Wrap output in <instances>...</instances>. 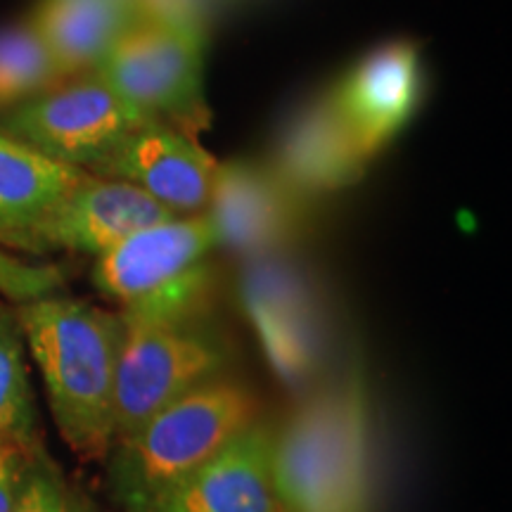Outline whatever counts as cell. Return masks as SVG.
<instances>
[{"label":"cell","instance_id":"obj_1","mask_svg":"<svg viewBox=\"0 0 512 512\" xmlns=\"http://www.w3.org/2000/svg\"><path fill=\"white\" fill-rule=\"evenodd\" d=\"M15 311L62 441L83 460H105L114 444L121 313L60 292Z\"/></svg>","mask_w":512,"mask_h":512},{"label":"cell","instance_id":"obj_2","mask_svg":"<svg viewBox=\"0 0 512 512\" xmlns=\"http://www.w3.org/2000/svg\"><path fill=\"white\" fill-rule=\"evenodd\" d=\"M261 401L233 375L171 401L107 453V489L124 512L155 498L202 467L259 422Z\"/></svg>","mask_w":512,"mask_h":512},{"label":"cell","instance_id":"obj_3","mask_svg":"<svg viewBox=\"0 0 512 512\" xmlns=\"http://www.w3.org/2000/svg\"><path fill=\"white\" fill-rule=\"evenodd\" d=\"M273 482L287 512L370 510V422L361 377L318 392L273 432Z\"/></svg>","mask_w":512,"mask_h":512},{"label":"cell","instance_id":"obj_4","mask_svg":"<svg viewBox=\"0 0 512 512\" xmlns=\"http://www.w3.org/2000/svg\"><path fill=\"white\" fill-rule=\"evenodd\" d=\"M219 249L207 214L171 216L140 228L95 259L91 280L119 313L178 318L211 313Z\"/></svg>","mask_w":512,"mask_h":512},{"label":"cell","instance_id":"obj_5","mask_svg":"<svg viewBox=\"0 0 512 512\" xmlns=\"http://www.w3.org/2000/svg\"><path fill=\"white\" fill-rule=\"evenodd\" d=\"M117 366L114 441L171 401L230 375L233 347L211 313L178 318L126 316Z\"/></svg>","mask_w":512,"mask_h":512},{"label":"cell","instance_id":"obj_6","mask_svg":"<svg viewBox=\"0 0 512 512\" xmlns=\"http://www.w3.org/2000/svg\"><path fill=\"white\" fill-rule=\"evenodd\" d=\"M204 41L197 31L140 19L93 72L147 119L197 138L211 119Z\"/></svg>","mask_w":512,"mask_h":512},{"label":"cell","instance_id":"obj_7","mask_svg":"<svg viewBox=\"0 0 512 512\" xmlns=\"http://www.w3.org/2000/svg\"><path fill=\"white\" fill-rule=\"evenodd\" d=\"M157 121L128 105L95 72L74 74L0 112V131L55 162L91 171L133 131Z\"/></svg>","mask_w":512,"mask_h":512},{"label":"cell","instance_id":"obj_8","mask_svg":"<svg viewBox=\"0 0 512 512\" xmlns=\"http://www.w3.org/2000/svg\"><path fill=\"white\" fill-rule=\"evenodd\" d=\"M422 95V60L413 41L370 50L335 83L328 100L356 152L370 164L413 117Z\"/></svg>","mask_w":512,"mask_h":512},{"label":"cell","instance_id":"obj_9","mask_svg":"<svg viewBox=\"0 0 512 512\" xmlns=\"http://www.w3.org/2000/svg\"><path fill=\"white\" fill-rule=\"evenodd\" d=\"M171 216L136 185L86 174L38 221L24 252H72L98 259L136 230Z\"/></svg>","mask_w":512,"mask_h":512},{"label":"cell","instance_id":"obj_10","mask_svg":"<svg viewBox=\"0 0 512 512\" xmlns=\"http://www.w3.org/2000/svg\"><path fill=\"white\" fill-rule=\"evenodd\" d=\"M219 164L195 136L164 124L133 131L93 176L136 185L174 216H197L209 207Z\"/></svg>","mask_w":512,"mask_h":512},{"label":"cell","instance_id":"obj_11","mask_svg":"<svg viewBox=\"0 0 512 512\" xmlns=\"http://www.w3.org/2000/svg\"><path fill=\"white\" fill-rule=\"evenodd\" d=\"M273 432L259 420L143 512H287L273 482Z\"/></svg>","mask_w":512,"mask_h":512},{"label":"cell","instance_id":"obj_12","mask_svg":"<svg viewBox=\"0 0 512 512\" xmlns=\"http://www.w3.org/2000/svg\"><path fill=\"white\" fill-rule=\"evenodd\" d=\"M297 197L273 169L235 159L219 164L204 214L219 249L256 259L292 235L297 226Z\"/></svg>","mask_w":512,"mask_h":512},{"label":"cell","instance_id":"obj_13","mask_svg":"<svg viewBox=\"0 0 512 512\" xmlns=\"http://www.w3.org/2000/svg\"><path fill=\"white\" fill-rule=\"evenodd\" d=\"M366 166L325 93L299 107L287 121L275 143L271 169L294 195H320L358 183Z\"/></svg>","mask_w":512,"mask_h":512},{"label":"cell","instance_id":"obj_14","mask_svg":"<svg viewBox=\"0 0 512 512\" xmlns=\"http://www.w3.org/2000/svg\"><path fill=\"white\" fill-rule=\"evenodd\" d=\"M83 176L0 131V247L24 252L31 230Z\"/></svg>","mask_w":512,"mask_h":512},{"label":"cell","instance_id":"obj_15","mask_svg":"<svg viewBox=\"0 0 512 512\" xmlns=\"http://www.w3.org/2000/svg\"><path fill=\"white\" fill-rule=\"evenodd\" d=\"M140 19L136 12L105 0H38L29 15L67 76L93 72Z\"/></svg>","mask_w":512,"mask_h":512},{"label":"cell","instance_id":"obj_16","mask_svg":"<svg viewBox=\"0 0 512 512\" xmlns=\"http://www.w3.org/2000/svg\"><path fill=\"white\" fill-rule=\"evenodd\" d=\"M247 304L259 323L273 363L287 377H302L316 358L311 325L306 323L304 290L275 264L254 266L245 280Z\"/></svg>","mask_w":512,"mask_h":512},{"label":"cell","instance_id":"obj_17","mask_svg":"<svg viewBox=\"0 0 512 512\" xmlns=\"http://www.w3.org/2000/svg\"><path fill=\"white\" fill-rule=\"evenodd\" d=\"M0 444L41 451V430L29 380L27 342L15 304L0 297Z\"/></svg>","mask_w":512,"mask_h":512},{"label":"cell","instance_id":"obj_18","mask_svg":"<svg viewBox=\"0 0 512 512\" xmlns=\"http://www.w3.org/2000/svg\"><path fill=\"white\" fill-rule=\"evenodd\" d=\"M69 79L34 24L0 27V112L36 98Z\"/></svg>","mask_w":512,"mask_h":512},{"label":"cell","instance_id":"obj_19","mask_svg":"<svg viewBox=\"0 0 512 512\" xmlns=\"http://www.w3.org/2000/svg\"><path fill=\"white\" fill-rule=\"evenodd\" d=\"M12 512H98L81 496L48 453L36 451L29 458L22 486Z\"/></svg>","mask_w":512,"mask_h":512},{"label":"cell","instance_id":"obj_20","mask_svg":"<svg viewBox=\"0 0 512 512\" xmlns=\"http://www.w3.org/2000/svg\"><path fill=\"white\" fill-rule=\"evenodd\" d=\"M64 273L55 266L29 264L8 249L0 247V297L10 304H24L31 299L60 292Z\"/></svg>","mask_w":512,"mask_h":512},{"label":"cell","instance_id":"obj_21","mask_svg":"<svg viewBox=\"0 0 512 512\" xmlns=\"http://www.w3.org/2000/svg\"><path fill=\"white\" fill-rule=\"evenodd\" d=\"M34 453L22 451L19 446L0 444V512H12L22 486L27 463Z\"/></svg>","mask_w":512,"mask_h":512},{"label":"cell","instance_id":"obj_22","mask_svg":"<svg viewBox=\"0 0 512 512\" xmlns=\"http://www.w3.org/2000/svg\"><path fill=\"white\" fill-rule=\"evenodd\" d=\"M105 3L119 5V8H126V10L136 12V15H140V8H138V0H105ZM140 17H143V15H140Z\"/></svg>","mask_w":512,"mask_h":512}]
</instances>
